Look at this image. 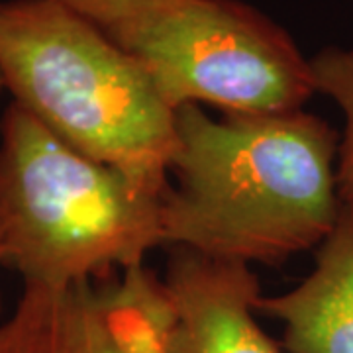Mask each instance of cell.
Here are the masks:
<instances>
[{
    "label": "cell",
    "instance_id": "obj_1",
    "mask_svg": "<svg viewBox=\"0 0 353 353\" xmlns=\"http://www.w3.org/2000/svg\"><path fill=\"white\" fill-rule=\"evenodd\" d=\"M161 199L163 245L230 263L281 265L316 250L341 210L340 134L306 110H176Z\"/></svg>",
    "mask_w": 353,
    "mask_h": 353
},
{
    "label": "cell",
    "instance_id": "obj_2",
    "mask_svg": "<svg viewBox=\"0 0 353 353\" xmlns=\"http://www.w3.org/2000/svg\"><path fill=\"white\" fill-rule=\"evenodd\" d=\"M0 79L67 145L163 199L176 110L102 28L59 0L0 2Z\"/></svg>",
    "mask_w": 353,
    "mask_h": 353
},
{
    "label": "cell",
    "instance_id": "obj_3",
    "mask_svg": "<svg viewBox=\"0 0 353 353\" xmlns=\"http://www.w3.org/2000/svg\"><path fill=\"white\" fill-rule=\"evenodd\" d=\"M0 241L2 265L24 285L104 281L163 245L161 199L10 102L0 118Z\"/></svg>",
    "mask_w": 353,
    "mask_h": 353
},
{
    "label": "cell",
    "instance_id": "obj_4",
    "mask_svg": "<svg viewBox=\"0 0 353 353\" xmlns=\"http://www.w3.org/2000/svg\"><path fill=\"white\" fill-rule=\"evenodd\" d=\"M179 110H303L316 92L310 59L289 32L240 0H176L104 30Z\"/></svg>",
    "mask_w": 353,
    "mask_h": 353
},
{
    "label": "cell",
    "instance_id": "obj_5",
    "mask_svg": "<svg viewBox=\"0 0 353 353\" xmlns=\"http://www.w3.org/2000/svg\"><path fill=\"white\" fill-rule=\"evenodd\" d=\"M173 308L145 265L71 287L24 285L0 353H165Z\"/></svg>",
    "mask_w": 353,
    "mask_h": 353
},
{
    "label": "cell",
    "instance_id": "obj_6",
    "mask_svg": "<svg viewBox=\"0 0 353 353\" xmlns=\"http://www.w3.org/2000/svg\"><path fill=\"white\" fill-rule=\"evenodd\" d=\"M163 285L173 308L165 353H281L257 322L261 287L250 265L175 250Z\"/></svg>",
    "mask_w": 353,
    "mask_h": 353
},
{
    "label": "cell",
    "instance_id": "obj_7",
    "mask_svg": "<svg viewBox=\"0 0 353 353\" xmlns=\"http://www.w3.org/2000/svg\"><path fill=\"white\" fill-rule=\"evenodd\" d=\"M257 312L285 324L289 353H353V204L341 202L312 273L283 294H261Z\"/></svg>",
    "mask_w": 353,
    "mask_h": 353
},
{
    "label": "cell",
    "instance_id": "obj_8",
    "mask_svg": "<svg viewBox=\"0 0 353 353\" xmlns=\"http://www.w3.org/2000/svg\"><path fill=\"white\" fill-rule=\"evenodd\" d=\"M316 92L336 102L343 112V136L338 152V192L353 204V48L330 46L310 59Z\"/></svg>",
    "mask_w": 353,
    "mask_h": 353
},
{
    "label": "cell",
    "instance_id": "obj_9",
    "mask_svg": "<svg viewBox=\"0 0 353 353\" xmlns=\"http://www.w3.org/2000/svg\"><path fill=\"white\" fill-rule=\"evenodd\" d=\"M73 12L81 14L83 18L90 20L102 30L110 26L126 22L130 18H136L139 14H145L159 8L165 4H171L176 0H59Z\"/></svg>",
    "mask_w": 353,
    "mask_h": 353
},
{
    "label": "cell",
    "instance_id": "obj_10",
    "mask_svg": "<svg viewBox=\"0 0 353 353\" xmlns=\"http://www.w3.org/2000/svg\"><path fill=\"white\" fill-rule=\"evenodd\" d=\"M4 261V250H2V241H0V265ZM0 314H2V294H0Z\"/></svg>",
    "mask_w": 353,
    "mask_h": 353
},
{
    "label": "cell",
    "instance_id": "obj_11",
    "mask_svg": "<svg viewBox=\"0 0 353 353\" xmlns=\"http://www.w3.org/2000/svg\"><path fill=\"white\" fill-rule=\"evenodd\" d=\"M4 92V85H2V79H0V94Z\"/></svg>",
    "mask_w": 353,
    "mask_h": 353
}]
</instances>
